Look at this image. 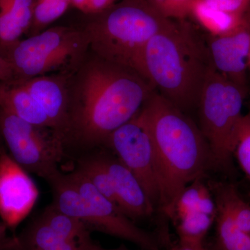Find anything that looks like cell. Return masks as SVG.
<instances>
[{"label":"cell","instance_id":"cell-1","mask_svg":"<svg viewBox=\"0 0 250 250\" xmlns=\"http://www.w3.org/2000/svg\"><path fill=\"white\" fill-rule=\"evenodd\" d=\"M75 72L72 85L69 79L70 129L86 143L106 142L155 90L137 72L95 55Z\"/></svg>","mask_w":250,"mask_h":250},{"label":"cell","instance_id":"cell-2","mask_svg":"<svg viewBox=\"0 0 250 250\" xmlns=\"http://www.w3.org/2000/svg\"><path fill=\"white\" fill-rule=\"evenodd\" d=\"M152 139L161 189L160 209L170 211L184 188L213 166L209 146L188 113L156 90L139 111Z\"/></svg>","mask_w":250,"mask_h":250},{"label":"cell","instance_id":"cell-3","mask_svg":"<svg viewBox=\"0 0 250 250\" xmlns=\"http://www.w3.org/2000/svg\"><path fill=\"white\" fill-rule=\"evenodd\" d=\"M210 66L206 37L184 20H172L143 49L139 73L188 113L197 110Z\"/></svg>","mask_w":250,"mask_h":250},{"label":"cell","instance_id":"cell-4","mask_svg":"<svg viewBox=\"0 0 250 250\" xmlns=\"http://www.w3.org/2000/svg\"><path fill=\"white\" fill-rule=\"evenodd\" d=\"M172 20L144 0H121L92 16L83 29L95 56L139 73L143 49Z\"/></svg>","mask_w":250,"mask_h":250},{"label":"cell","instance_id":"cell-5","mask_svg":"<svg viewBox=\"0 0 250 250\" xmlns=\"http://www.w3.org/2000/svg\"><path fill=\"white\" fill-rule=\"evenodd\" d=\"M51 186L54 203L90 229L131 242L144 250H162L156 233L140 228L121 208L97 190L80 170L60 176Z\"/></svg>","mask_w":250,"mask_h":250},{"label":"cell","instance_id":"cell-6","mask_svg":"<svg viewBox=\"0 0 250 250\" xmlns=\"http://www.w3.org/2000/svg\"><path fill=\"white\" fill-rule=\"evenodd\" d=\"M88 49L89 40L83 29L57 26L18 41L4 57L12 64L16 80H25L74 73Z\"/></svg>","mask_w":250,"mask_h":250},{"label":"cell","instance_id":"cell-7","mask_svg":"<svg viewBox=\"0 0 250 250\" xmlns=\"http://www.w3.org/2000/svg\"><path fill=\"white\" fill-rule=\"evenodd\" d=\"M246 92L210 66L199 99L200 128L211 152L213 166L231 170L233 150Z\"/></svg>","mask_w":250,"mask_h":250},{"label":"cell","instance_id":"cell-8","mask_svg":"<svg viewBox=\"0 0 250 250\" xmlns=\"http://www.w3.org/2000/svg\"><path fill=\"white\" fill-rule=\"evenodd\" d=\"M0 131L11 157L25 170L49 182L60 172L62 136L0 110Z\"/></svg>","mask_w":250,"mask_h":250},{"label":"cell","instance_id":"cell-9","mask_svg":"<svg viewBox=\"0 0 250 250\" xmlns=\"http://www.w3.org/2000/svg\"><path fill=\"white\" fill-rule=\"evenodd\" d=\"M105 143L139 179L154 207L160 208L161 189L154 147L139 112L112 132Z\"/></svg>","mask_w":250,"mask_h":250},{"label":"cell","instance_id":"cell-10","mask_svg":"<svg viewBox=\"0 0 250 250\" xmlns=\"http://www.w3.org/2000/svg\"><path fill=\"white\" fill-rule=\"evenodd\" d=\"M39 197L35 182L25 169L4 151L0 153V218L14 228L30 213Z\"/></svg>","mask_w":250,"mask_h":250},{"label":"cell","instance_id":"cell-11","mask_svg":"<svg viewBox=\"0 0 250 250\" xmlns=\"http://www.w3.org/2000/svg\"><path fill=\"white\" fill-rule=\"evenodd\" d=\"M212 67L246 92L250 47V22L224 36L206 37Z\"/></svg>","mask_w":250,"mask_h":250},{"label":"cell","instance_id":"cell-12","mask_svg":"<svg viewBox=\"0 0 250 250\" xmlns=\"http://www.w3.org/2000/svg\"><path fill=\"white\" fill-rule=\"evenodd\" d=\"M72 74L14 80L30 93L62 136L70 129L69 79Z\"/></svg>","mask_w":250,"mask_h":250},{"label":"cell","instance_id":"cell-13","mask_svg":"<svg viewBox=\"0 0 250 250\" xmlns=\"http://www.w3.org/2000/svg\"><path fill=\"white\" fill-rule=\"evenodd\" d=\"M117 204L133 221L149 218L156 211L139 179L117 157L106 156Z\"/></svg>","mask_w":250,"mask_h":250},{"label":"cell","instance_id":"cell-14","mask_svg":"<svg viewBox=\"0 0 250 250\" xmlns=\"http://www.w3.org/2000/svg\"><path fill=\"white\" fill-rule=\"evenodd\" d=\"M36 0H0V47L8 50L29 32Z\"/></svg>","mask_w":250,"mask_h":250},{"label":"cell","instance_id":"cell-15","mask_svg":"<svg viewBox=\"0 0 250 250\" xmlns=\"http://www.w3.org/2000/svg\"><path fill=\"white\" fill-rule=\"evenodd\" d=\"M0 110L31 124L55 130L39 104L16 81L0 82Z\"/></svg>","mask_w":250,"mask_h":250},{"label":"cell","instance_id":"cell-16","mask_svg":"<svg viewBox=\"0 0 250 250\" xmlns=\"http://www.w3.org/2000/svg\"><path fill=\"white\" fill-rule=\"evenodd\" d=\"M192 212H202L216 216L214 197L204 178L197 179L184 188L166 216L174 223L181 217Z\"/></svg>","mask_w":250,"mask_h":250},{"label":"cell","instance_id":"cell-17","mask_svg":"<svg viewBox=\"0 0 250 250\" xmlns=\"http://www.w3.org/2000/svg\"><path fill=\"white\" fill-rule=\"evenodd\" d=\"M190 16L212 36H224L250 22L248 16H237L213 9L205 4L202 0H197L192 6Z\"/></svg>","mask_w":250,"mask_h":250},{"label":"cell","instance_id":"cell-18","mask_svg":"<svg viewBox=\"0 0 250 250\" xmlns=\"http://www.w3.org/2000/svg\"><path fill=\"white\" fill-rule=\"evenodd\" d=\"M208 184L217 207L225 210L241 230L250 234V204L232 184L213 181Z\"/></svg>","mask_w":250,"mask_h":250},{"label":"cell","instance_id":"cell-19","mask_svg":"<svg viewBox=\"0 0 250 250\" xmlns=\"http://www.w3.org/2000/svg\"><path fill=\"white\" fill-rule=\"evenodd\" d=\"M215 234L210 250H250V234L239 228L231 217L217 207Z\"/></svg>","mask_w":250,"mask_h":250},{"label":"cell","instance_id":"cell-20","mask_svg":"<svg viewBox=\"0 0 250 250\" xmlns=\"http://www.w3.org/2000/svg\"><path fill=\"white\" fill-rule=\"evenodd\" d=\"M42 221L66 240H82L90 238V229L83 222L59 209L52 204L39 217Z\"/></svg>","mask_w":250,"mask_h":250},{"label":"cell","instance_id":"cell-21","mask_svg":"<svg viewBox=\"0 0 250 250\" xmlns=\"http://www.w3.org/2000/svg\"><path fill=\"white\" fill-rule=\"evenodd\" d=\"M77 170H80L91 182L100 193L118 206L106 155L83 159L80 163Z\"/></svg>","mask_w":250,"mask_h":250},{"label":"cell","instance_id":"cell-22","mask_svg":"<svg viewBox=\"0 0 250 250\" xmlns=\"http://www.w3.org/2000/svg\"><path fill=\"white\" fill-rule=\"evenodd\" d=\"M215 220V216L202 212H192L183 215L174 223L179 241L204 245L206 236Z\"/></svg>","mask_w":250,"mask_h":250},{"label":"cell","instance_id":"cell-23","mask_svg":"<svg viewBox=\"0 0 250 250\" xmlns=\"http://www.w3.org/2000/svg\"><path fill=\"white\" fill-rule=\"evenodd\" d=\"M71 6L72 0H36L29 36L45 30Z\"/></svg>","mask_w":250,"mask_h":250},{"label":"cell","instance_id":"cell-24","mask_svg":"<svg viewBox=\"0 0 250 250\" xmlns=\"http://www.w3.org/2000/svg\"><path fill=\"white\" fill-rule=\"evenodd\" d=\"M242 170L250 180V111L242 117L233 150Z\"/></svg>","mask_w":250,"mask_h":250},{"label":"cell","instance_id":"cell-25","mask_svg":"<svg viewBox=\"0 0 250 250\" xmlns=\"http://www.w3.org/2000/svg\"><path fill=\"white\" fill-rule=\"evenodd\" d=\"M213 9L237 16H248L250 0H202Z\"/></svg>","mask_w":250,"mask_h":250},{"label":"cell","instance_id":"cell-26","mask_svg":"<svg viewBox=\"0 0 250 250\" xmlns=\"http://www.w3.org/2000/svg\"><path fill=\"white\" fill-rule=\"evenodd\" d=\"M121 0H72L71 7L89 16L106 11Z\"/></svg>","mask_w":250,"mask_h":250},{"label":"cell","instance_id":"cell-27","mask_svg":"<svg viewBox=\"0 0 250 250\" xmlns=\"http://www.w3.org/2000/svg\"><path fill=\"white\" fill-rule=\"evenodd\" d=\"M197 0H167L166 17L173 20H184L190 16L192 6Z\"/></svg>","mask_w":250,"mask_h":250},{"label":"cell","instance_id":"cell-28","mask_svg":"<svg viewBox=\"0 0 250 250\" xmlns=\"http://www.w3.org/2000/svg\"><path fill=\"white\" fill-rule=\"evenodd\" d=\"M101 247L94 243L91 238L82 240H62L57 244L43 250H100Z\"/></svg>","mask_w":250,"mask_h":250},{"label":"cell","instance_id":"cell-29","mask_svg":"<svg viewBox=\"0 0 250 250\" xmlns=\"http://www.w3.org/2000/svg\"><path fill=\"white\" fill-rule=\"evenodd\" d=\"M16 80V72L12 64L0 54V82H12Z\"/></svg>","mask_w":250,"mask_h":250},{"label":"cell","instance_id":"cell-30","mask_svg":"<svg viewBox=\"0 0 250 250\" xmlns=\"http://www.w3.org/2000/svg\"><path fill=\"white\" fill-rule=\"evenodd\" d=\"M167 250H207L205 245L194 244V243H187L179 241L176 243L170 245Z\"/></svg>","mask_w":250,"mask_h":250},{"label":"cell","instance_id":"cell-31","mask_svg":"<svg viewBox=\"0 0 250 250\" xmlns=\"http://www.w3.org/2000/svg\"><path fill=\"white\" fill-rule=\"evenodd\" d=\"M153 9L159 11L160 14L166 17V6H167V0H144Z\"/></svg>","mask_w":250,"mask_h":250},{"label":"cell","instance_id":"cell-32","mask_svg":"<svg viewBox=\"0 0 250 250\" xmlns=\"http://www.w3.org/2000/svg\"><path fill=\"white\" fill-rule=\"evenodd\" d=\"M6 229H7V227H6L2 222L0 221V246L4 245Z\"/></svg>","mask_w":250,"mask_h":250},{"label":"cell","instance_id":"cell-33","mask_svg":"<svg viewBox=\"0 0 250 250\" xmlns=\"http://www.w3.org/2000/svg\"><path fill=\"white\" fill-rule=\"evenodd\" d=\"M100 250H131L128 249V248H125V246H121L120 247V248H116V249H111V250H104L103 248H101V249ZM139 250H144L142 249H140Z\"/></svg>","mask_w":250,"mask_h":250},{"label":"cell","instance_id":"cell-34","mask_svg":"<svg viewBox=\"0 0 250 250\" xmlns=\"http://www.w3.org/2000/svg\"><path fill=\"white\" fill-rule=\"evenodd\" d=\"M248 70H249L250 72V47L249 56H248Z\"/></svg>","mask_w":250,"mask_h":250},{"label":"cell","instance_id":"cell-35","mask_svg":"<svg viewBox=\"0 0 250 250\" xmlns=\"http://www.w3.org/2000/svg\"><path fill=\"white\" fill-rule=\"evenodd\" d=\"M1 151H2V149H1V147H0V153H1Z\"/></svg>","mask_w":250,"mask_h":250}]
</instances>
